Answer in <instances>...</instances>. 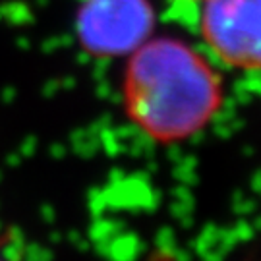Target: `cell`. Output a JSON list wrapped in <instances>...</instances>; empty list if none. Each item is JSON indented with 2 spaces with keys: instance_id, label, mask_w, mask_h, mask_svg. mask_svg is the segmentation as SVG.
Returning <instances> with one entry per match:
<instances>
[{
  "instance_id": "obj_1",
  "label": "cell",
  "mask_w": 261,
  "mask_h": 261,
  "mask_svg": "<svg viewBox=\"0 0 261 261\" xmlns=\"http://www.w3.org/2000/svg\"><path fill=\"white\" fill-rule=\"evenodd\" d=\"M122 89L130 120L159 143L190 140L223 107V82L213 66L170 37L147 39L130 53Z\"/></svg>"
},
{
  "instance_id": "obj_3",
  "label": "cell",
  "mask_w": 261,
  "mask_h": 261,
  "mask_svg": "<svg viewBox=\"0 0 261 261\" xmlns=\"http://www.w3.org/2000/svg\"><path fill=\"white\" fill-rule=\"evenodd\" d=\"M201 33L217 58L261 70V0H201Z\"/></svg>"
},
{
  "instance_id": "obj_2",
  "label": "cell",
  "mask_w": 261,
  "mask_h": 261,
  "mask_svg": "<svg viewBox=\"0 0 261 261\" xmlns=\"http://www.w3.org/2000/svg\"><path fill=\"white\" fill-rule=\"evenodd\" d=\"M149 0H87L77 16L80 41L95 56L130 55L151 37Z\"/></svg>"
}]
</instances>
